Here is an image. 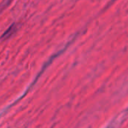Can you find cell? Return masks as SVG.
Masks as SVG:
<instances>
[{"instance_id": "1", "label": "cell", "mask_w": 128, "mask_h": 128, "mask_svg": "<svg viewBox=\"0 0 128 128\" xmlns=\"http://www.w3.org/2000/svg\"><path fill=\"white\" fill-rule=\"evenodd\" d=\"M16 29H17V28H16V25L15 24H13L4 33V34L2 35V38H3V39H8V38H9L11 35H13V34H14L15 33V32L16 31Z\"/></svg>"}, {"instance_id": "2", "label": "cell", "mask_w": 128, "mask_h": 128, "mask_svg": "<svg viewBox=\"0 0 128 128\" xmlns=\"http://www.w3.org/2000/svg\"><path fill=\"white\" fill-rule=\"evenodd\" d=\"M12 0H5L2 4H0V13L10 4V2H11Z\"/></svg>"}]
</instances>
